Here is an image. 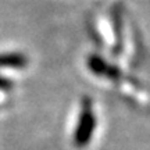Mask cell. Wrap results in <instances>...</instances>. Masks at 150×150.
Here are the masks:
<instances>
[{"label":"cell","instance_id":"obj_1","mask_svg":"<svg viewBox=\"0 0 150 150\" xmlns=\"http://www.w3.org/2000/svg\"><path fill=\"white\" fill-rule=\"evenodd\" d=\"M96 129V115L89 97H83L81 103V112L78 117L74 134V143L76 147H85L91 142Z\"/></svg>","mask_w":150,"mask_h":150},{"label":"cell","instance_id":"obj_2","mask_svg":"<svg viewBox=\"0 0 150 150\" xmlns=\"http://www.w3.org/2000/svg\"><path fill=\"white\" fill-rule=\"evenodd\" d=\"M88 67L93 74L99 75V76H106L107 79L115 81V82L121 76V72L118 71L117 67L108 64L106 60H103L102 57H99L96 54H92L88 59Z\"/></svg>","mask_w":150,"mask_h":150},{"label":"cell","instance_id":"obj_3","mask_svg":"<svg viewBox=\"0 0 150 150\" xmlns=\"http://www.w3.org/2000/svg\"><path fill=\"white\" fill-rule=\"evenodd\" d=\"M27 64L28 59L22 53L0 54V68H24Z\"/></svg>","mask_w":150,"mask_h":150},{"label":"cell","instance_id":"obj_4","mask_svg":"<svg viewBox=\"0 0 150 150\" xmlns=\"http://www.w3.org/2000/svg\"><path fill=\"white\" fill-rule=\"evenodd\" d=\"M112 22H114V32H115V39H117V45H115V49L114 52L115 53H120L121 52V46H122V36H121V17H120V11L114 10L112 11Z\"/></svg>","mask_w":150,"mask_h":150},{"label":"cell","instance_id":"obj_5","mask_svg":"<svg viewBox=\"0 0 150 150\" xmlns=\"http://www.w3.org/2000/svg\"><path fill=\"white\" fill-rule=\"evenodd\" d=\"M11 86H13V82H11V81L0 76V91H10Z\"/></svg>","mask_w":150,"mask_h":150}]
</instances>
